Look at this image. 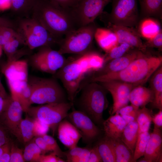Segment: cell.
<instances>
[{"label":"cell","instance_id":"1","mask_svg":"<svg viewBox=\"0 0 162 162\" xmlns=\"http://www.w3.org/2000/svg\"><path fill=\"white\" fill-rule=\"evenodd\" d=\"M104 64V56L95 52H87L66 63L54 74L63 84L70 102L73 104L81 85L88 75Z\"/></svg>","mask_w":162,"mask_h":162},{"label":"cell","instance_id":"2","mask_svg":"<svg viewBox=\"0 0 162 162\" xmlns=\"http://www.w3.org/2000/svg\"><path fill=\"white\" fill-rule=\"evenodd\" d=\"M162 63L161 56L146 53L134 60L122 70L103 75L90 76L87 79L86 82L116 80L131 84L134 87L142 86L161 66Z\"/></svg>","mask_w":162,"mask_h":162},{"label":"cell","instance_id":"3","mask_svg":"<svg viewBox=\"0 0 162 162\" xmlns=\"http://www.w3.org/2000/svg\"><path fill=\"white\" fill-rule=\"evenodd\" d=\"M31 17L54 37L60 40L62 36L77 28L69 11L51 0H40L34 8Z\"/></svg>","mask_w":162,"mask_h":162},{"label":"cell","instance_id":"4","mask_svg":"<svg viewBox=\"0 0 162 162\" xmlns=\"http://www.w3.org/2000/svg\"><path fill=\"white\" fill-rule=\"evenodd\" d=\"M81 88L77 102L79 110L86 114L94 123L103 124V112L108 104L106 90L97 82H88Z\"/></svg>","mask_w":162,"mask_h":162},{"label":"cell","instance_id":"5","mask_svg":"<svg viewBox=\"0 0 162 162\" xmlns=\"http://www.w3.org/2000/svg\"><path fill=\"white\" fill-rule=\"evenodd\" d=\"M16 31L22 44L30 50L43 46L59 44L61 40L52 36L38 21L31 17L18 18Z\"/></svg>","mask_w":162,"mask_h":162},{"label":"cell","instance_id":"6","mask_svg":"<svg viewBox=\"0 0 162 162\" xmlns=\"http://www.w3.org/2000/svg\"><path fill=\"white\" fill-rule=\"evenodd\" d=\"M28 82L31 92V105L67 102L63 89L55 78L32 76Z\"/></svg>","mask_w":162,"mask_h":162},{"label":"cell","instance_id":"7","mask_svg":"<svg viewBox=\"0 0 162 162\" xmlns=\"http://www.w3.org/2000/svg\"><path fill=\"white\" fill-rule=\"evenodd\" d=\"M97 28L93 22L70 32L60 41L58 51L62 55H83L87 52L92 45Z\"/></svg>","mask_w":162,"mask_h":162},{"label":"cell","instance_id":"8","mask_svg":"<svg viewBox=\"0 0 162 162\" xmlns=\"http://www.w3.org/2000/svg\"><path fill=\"white\" fill-rule=\"evenodd\" d=\"M73 105L70 102H65L30 106L26 113L48 125L54 135L58 124L66 117Z\"/></svg>","mask_w":162,"mask_h":162},{"label":"cell","instance_id":"9","mask_svg":"<svg viewBox=\"0 0 162 162\" xmlns=\"http://www.w3.org/2000/svg\"><path fill=\"white\" fill-rule=\"evenodd\" d=\"M106 20L112 24L132 28L140 20L137 0H112V9Z\"/></svg>","mask_w":162,"mask_h":162},{"label":"cell","instance_id":"10","mask_svg":"<svg viewBox=\"0 0 162 162\" xmlns=\"http://www.w3.org/2000/svg\"><path fill=\"white\" fill-rule=\"evenodd\" d=\"M112 0H77L70 14L79 28L94 22Z\"/></svg>","mask_w":162,"mask_h":162},{"label":"cell","instance_id":"11","mask_svg":"<svg viewBox=\"0 0 162 162\" xmlns=\"http://www.w3.org/2000/svg\"><path fill=\"white\" fill-rule=\"evenodd\" d=\"M67 62L62 54L49 46L40 47L29 59L30 64L33 68L53 75Z\"/></svg>","mask_w":162,"mask_h":162},{"label":"cell","instance_id":"12","mask_svg":"<svg viewBox=\"0 0 162 162\" xmlns=\"http://www.w3.org/2000/svg\"><path fill=\"white\" fill-rule=\"evenodd\" d=\"M66 118L77 129L83 142L90 146L100 133V130L92 120L80 110H73Z\"/></svg>","mask_w":162,"mask_h":162},{"label":"cell","instance_id":"13","mask_svg":"<svg viewBox=\"0 0 162 162\" xmlns=\"http://www.w3.org/2000/svg\"><path fill=\"white\" fill-rule=\"evenodd\" d=\"M23 112L20 103L11 96L5 109L0 115V123L22 142L20 124Z\"/></svg>","mask_w":162,"mask_h":162},{"label":"cell","instance_id":"14","mask_svg":"<svg viewBox=\"0 0 162 162\" xmlns=\"http://www.w3.org/2000/svg\"><path fill=\"white\" fill-rule=\"evenodd\" d=\"M111 94L113 100L112 107L110 110L111 115L118 112L122 108L127 105L129 101L131 91L134 86L127 83L116 80L99 82Z\"/></svg>","mask_w":162,"mask_h":162},{"label":"cell","instance_id":"15","mask_svg":"<svg viewBox=\"0 0 162 162\" xmlns=\"http://www.w3.org/2000/svg\"><path fill=\"white\" fill-rule=\"evenodd\" d=\"M104 21L108 28L116 34L118 44H127L133 48L146 53L147 48L142 42L137 30L134 28L116 25L106 21Z\"/></svg>","mask_w":162,"mask_h":162},{"label":"cell","instance_id":"16","mask_svg":"<svg viewBox=\"0 0 162 162\" xmlns=\"http://www.w3.org/2000/svg\"><path fill=\"white\" fill-rule=\"evenodd\" d=\"M144 53L133 48L122 56L112 60L98 70L94 72L91 76H96L119 72L126 68L134 60L142 56Z\"/></svg>","mask_w":162,"mask_h":162},{"label":"cell","instance_id":"17","mask_svg":"<svg viewBox=\"0 0 162 162\" xmlns=\"http://www.w3.org/2000/svg\"><path fill=\"white\" fill-rule=\"evenodd\" d=\"M28 62L26 60H18L7 61L1 70L8 83L28 82Z\"/></svg>","mask_w":162,"mask_h":162},{"label":"cell","instance_id":"18","mask_svg":"<svg viewBox=\"0 0 162 162\" xmlns=\"http://www.w3.org/2000/svg\"><path fill=\"white\" fill-rule=\"evenodd\" d=\"M57 128L58 138L65 146L69 149L77 146L81 136L72 124L64 119L59 123Z\"/></svg>","mask_w":162,"mask_h":162},{"label":"cell","instance_id":"19","mask_svg":"<svg viewBox=\"0 0 162 162\" xmlns=\"http://www.w3.org/2000/svg\"><path fill=\"white\" fill-rule=\"evenodd\" d=\"M162 144L161 130L154 125L144 155L147 162H162Z\"/></svg>","mask_w":162,"mask_h":162},{"label":"cell","instance_id":"20","mask_svg":"<svg viewBox=\"0 0 162 162\" xmlns=\"http://www.w3.org/2000/svg\"><path fill=\"white\" fill-rule=\"evenodd\" d=\"M111 115L106 120L103 125L105 136L109 138L120 139L127 123L118 112Z\"/></svg>","mask_w":162,"mask_h":162},{"label":"cell","instance_id":"21","mask_svg":"<svg viewBox=\"0 0 162 162\" xmlns=\"http://www.w3.org/2000/svg\"><path fill=\"white\" fill-rule=\"evenodd\" d=\"M94 38L99 46L106 52L118 44L116 34L108 28H97Z\"/></svg>","mask_w":162,"mask_h":162},{"label":"cell","instance_id":"22","mask_svg":"<svg viewBox=\"0 0 162 162\" xmlns=\"http://www.w3.org/2000/svg\"><path fill=\"white\" fill-rule=\"evenodd\" d=\"M129 100L131 104L139 107H143L150 102H153L154 94L151 88L140 85L132 89Z\"/></svg>","mask_w":162,"mask_h":162},{"label":"cell","instance_id":"23","mask_svg":"<svg viewBox=\"0 0 162 162\" xmlns=\"http://www.w3.org/2000/svg\"><path fill=\"white\" fill-rule=\"evenodd\" d=\"M138 26L137 31L141 37L147 40L154 37L162 30L158 21L151 17L141 19Z\"/></svg>","mask_w":162,"mask_h":162},{"label":"cell","instance_id":"24","mask_svg":"<svg viewBox=\"0 0 162 162\" xmlns=\"http://www.w3.org/2000/svg\"><path fill=\"white\" fill-rule=\"evenodd\" d=\"M140 17H155L162 19V0H139Z\"/></svg>","mask_w":162,"mask_h":162},{"label":"cell","instance_id":"25","mask_svg":"<svg viewBox=\"0 0 162 162\" xmlns=\"http://www.w3.org/2000/svg\"><path fill=\"white\" fill-rule=\"evenodd\" d=\"M150 80L151 88L154 94L153 106L162 110V67L160 66L153 74Z\"/></svg>","mask_w":162,"mask_h":162},{"label":"cell","instance_id":"26","mask_svg":"<svg viewBox=\"0 0 162 162\" xmlns=\"http://www.w3.org/2000/svg\"><path fill=\"white\" fill-rule=\"evenodd\" d=\"M13 14L21 18L30 17L34 8L40 0H11Z\"/></svg>","mask_w":162,"mask_h":162},{"label":"cell","instance_id":"27","mask_svg":"<svg viewBox=\"0 0 162 162\" xmlns=\"http://www.w3.org/2000/svg\"><path fill=\"white\" fill-rule=\"evenodd\" d=\"M20 44H22V41L19 35L11 39L2 46V49L7 56L8 61L19 60V58L21 56L27 54L28 52L27 50L23 49L18 50Z\"/></svg>","mask_w":162,"mask_h":162},{"label":"cell","instance_id":"28","mask_svg":"<svg viewBox=\"0 0 162 162\" xmlns=\"http://www.w3.org/2000/svg\"><path fill=\"white\" fill-rule=\"evenodd\" d=\"M138 126L136 120L127 124L123 130L121 140L134 155L138 137Z\"/></svg>","mask_w":162,"mask_h":162},{"label":"cell","instance_id":"29","mask_svg":"<svg viewBox=\"0 0 162 162\" xmlns=\"http://www.w3.org/2000/svg\"><path fill=\"white\" fill-rule=\"evenodd\" d=\"M104 162H116L113 145L111 139L105 136L95 145Z\"/></svg>","mask_w":162,"mask_h":162},{"label":"cell","instance_id":"30","mask_svg":"<svg viewBox=\"0 0 162 162\" xmlns=\"http://www.w3.org/2000/svg\"><path fill=\"white\" fill-rule=\"evenodd\" d=\"M110 138L114 147L116 162H132L133 155L122 141L120 139Z\"/></svg>","mask_w":162,"mask_h":162},{"label":"cell","instance_id":"31","mask_svg":"<svg viewBox=\"0 0 162 162\" xmlns=\"http://www.w3.org/2000/svg\"><path fill=\"white\" fill-rule=\"evenodd\" d=\"M153 116L152 111L145 106L138 109L136 118L138 126V136L141 134L148 131Z\"/></svg>","mask_w":162,"mask_h":162},{"label":"cell","instance_id":"32","mask_svg":"<svg viewBox=\"0 0 162 162\" xmlns=\"http://www.w3.org/2000/svg\"><path fill=\"white\" fill-rule=\"evenodd\" d=\"M34 119L27 114L20 124V131L22 143L26 144L34 137Z\"/></svg>","mask_w":162,"mask_h":162},{"label":"cell","instance_id":"33","mask_svg":"<svg viewBox=\"0 0 162 162\" xmlns=\"http://www.w3.org/2000/svg\"><path fill=\"white\" fill-rule=\"evenodd\" d=\"M41 154V150L33 139L26 144L23 152L25 162H38Z\"/></svg>","mask_w":162,"mask_h":162},{"label":"cell","instance_id":"34","mask_svg":"<svg viewBox=\"0 0 162 162\" xmlns=\"http://www.w3.org/2000/svg\"><path fill=\"white\" fill-rule=\"evenodd\" d=\"M150 137V134L148 131L142 133L138 135L132 162H136L139 158L144 156Z\"/></svg>","mask_w":162,"mask_h":162},{"label":"cell","instance_id":"35","mask_svg":"<svg viewBox=\"0 0 162 162\" xmlns=\"http://www.w3.org/2000/svg\"><path fill=\"white\" fill-rule=\"evenodd\" d=\"M133 48H134L127 44H118L109 51L106 52L104 56V64L112 60L122 56Z\"/></svg>","mask_w":162,"mask_h":162},{"label":"cell","instance_id":"36","mask_svg":"<svg viewBox=\"0 0 162 162\" xmlns=\"http://www.w3.org/2000/svg\"><path fill=\"white\" fill-rule=\"evenodd\" d=\"M14 29L8 27H0V45L2 47L14 38L19 36Z\"/></svg>","mask_w":162,"mask_h":162},{"label":"cell","instance_id":"37","mask_svg":"<svg viewBox=\"0 0 162 162\" xmlns=\"http://www.w3.org/2000/svg\"><path fill=\"white\" fill-rule=\"evenodd\" d=\"M42 137L56 155L61 158H66L64 152H63L58 145L56 140L52 136L45 134Z\"/></svg>","mask_w":162,"mask_h":162},{"label":"cell","instance_id":"38","mask_svg":"<svg viewBox=\"0 0 162 162\" xmlns=\"http://www.w3.org/2000/svg\"><path fill=\"white\" fill-rule=\"evenodd\" d=\"M10 159L9 162H24L23 151L19 148L13 142L11 143L10 147Z\"/></svg>","mask_w":162,"mask_h":162},{"label":"cell","instance_id":"39","mask_svg":"<svg viewBox=\"0 0 162 162\" xmlns=\"http://www.w3.org/2000/svg\"><path fill=\"white\" fill-rule=\"evenodd\" d=\"M34 119V136H41L46 134L50 128L49 126L38 119Z\"/></svg>","mask_w":162,"mask_h":162},{"label":"cell","instance_id":"40","mask_svg":"<svg viewBox=\"0 0 162 162\" xmlns=\"http://www.w3.org/2000/svg\"><path fill=\"white\" fill-rule=\"evenodd\" d=\"M146 47L155 48L160 50L162 48V30L154 37L144 43Z\"/></svg>","mask_w":162,"mask_h":162},{"label":"cell","instance_id":"41","mask_svg":"<svg viewBox=\"0 0 162 162\" xmlns=\"http://www.w3.org/2000/svg\"><path fill=\"white\" fill-rule=\"evenodd\" d=\"M139 107L131 104L121 108L118 112L121 115H127L136 118L137 112Z\"/></svg>","mask_w":162,"mask_h":162},{"label":"cell","instance_id":"42","mask_svg":"<svg viewBox=\"0 0 162 162\" xmlns=\"http://www.w3.org/2000/svg\"><path fill=\"white\" fill-rule=\"evenodd\" d=\"M33 139L35 142L41 150L42 154H44L45 153L49 151H52L42 136H35Z\"/></svg>","mask_w":162,"mask_h":162},{"label":"cell","instance_id":"43","mask_svg":"<svg viewBox=\"0 0 162 162\" xmlns=\"http://www.w3.org/2000/svg\"><path fill=\"white\" fill-rule=\"evenodd\" d=\"M83 148L76 146L64 152L67 159V161L73 162V160L77 157L82 152Z\"/></svg>","mask_w":162,"mask_h":162},{"label":"cell","instance_id":"44","mask_svg":"<svg viewBox=\"0 0 162 162\" xmlns=\"http://www.w3.org/2000/svg\"><path fill=\"white\" fill-rule=\"evenodd\" d=\"M92 148L90 146L83 148L79 155L73 161V162H88Z\"/></svg>","mask_w":162,"mask_h":162},{"label":"cell","instance_id":"45","mask_svg":"<svg viewBox=\"0 0 162 162\" xmlns=\"http://www.w3.org/2000/svg\"><path fill=\"white\" fill-rule=\"evenodd\" d=\"M8 133V131L0 123V146L11 141Z\"/></svg>","mask_w":162,"mask_h":162},{"label":"cell","instance_id":"46","mask_svg":"<svg viewBox=\"0 0 162 162\" xmlns=\"http://www.w3.org/2000/svg\"><path fill=\"white\" fill-rule=\"evenodd\" d=\"M62 8L69 11L77 0H51Z\"/></svg>","mask_w":162,"mask_h":162},{"label":"cell","instance_id":"47","mask_svg":"<svg viewBox=\"0 0 162 162\" xmlns=\"http://www.w3.org/2000/svg\"><path fill=\"white\" fill-rule=\"evenodd\" d=\"M103 162L97 146L95 145L92 148L88 162Z\"/></svg>","mask_w":162,"mask_h":162},{"label":"cell","instance_id":"48","mask_svg":"<svg viewBox=\"0 0 162 162\" xmlns=\"http://www.w3.org/2000/svg\"><path fill=\"white\" fill-rule=\"evenodd\" d=\"M57 157L53 152L48 155L41 154L38 162H57Z\"/></svg>","mask_w":162,"mask_h":162},{"label":"cell","instance_id":"49","mask_svg":"<svg viewBox=\"0 0 162 162\" xmlns=\"http://www.w3.org/2000/svg\"><path fill=\"white\" fill-rule=\"evenodd\" d=\"M5 26L12 28L16 30V22L8 19L0 17V27Z\"/></svg>","mask_w":162,"mask_h":162},{"label":"cell","instance_id":"50","mask_svg":"<svg viewBox=\"0 0 162 162\" xmlns=\"http://www.w3.org/2000/svg\"><path fill=\"white\" fill-rule=\"evenodd\" d=\"M10 97V96H6L0 93V115L5 109Z\"/></svg>","mask_w":162,"mask_h":162},{"label":"cell","instance_id":"51","mask_svg":"<svg viewBox=\"0 0 162 162\" xmlns=\"http://www.w3.org/2000/svg\"><path fill=\"white\" fill-rule=\"evenodd\" d=\"M152 121L154 125L159 128L162 127V111L160 110L157 114L153 116Z\"/></svg>","mask_w":162,"mask_h":162},{"label":"cell","instance_id":"52","mask_svg":"<svg viewBox=\"0 0 162 162\" xmlns=\"http://www.w3.org/2000/svg\"><path fill=\"white\" fill-rule=\"evenodd\" d=\"M11 4V0H0V11L10 9Z\"/></svg>","mask_w":162,"mask_h":162},{"label":"cell","instance_id":"53","mask_svg":"<svg viewBox=\"0 0 162 162\" xmlns=\"http://www.w3.org/2000/svg\"><path fill=\"white\" fill-rule=\"evenodd\" d=\"M10 147L4 152L0 158V162H10Z\"/></svg>","mask_w":162,"mask_h":162},{"label":"cell","instance_id":"54","mask_svg":"<svg viewBox=\"0 0 162 162\" xmlns=\"http://www.w3.org/2000/svg\"><path fill=\"white\" fill-rule=\"evenodd\" d=\"M12 142L0 146V158L4 152L11 146Z\"/></svg>","mask_w":162,"mask_h":162},{"label":"cell","instance_id":"55","mask_svg":"<svg viewBox=\"0 0 162 162\" xmlns=\"http://www.w3.org/2000/svg\"><path fill=\"white\" fill-rule=\"evenodd\" d=\"M121 116L127 124L136 120L135 118L132 116L127 115H124Z\"/></svg>","mask_w":162,"mask_h":162},{"label":"cell","instance_id":"56","mask_svg":"<svg viewBox=\"0 0 162 162\" xmlns=\"http://www.w3.org/2000/svg\"><path fill=\"white\" fill-rule=\"evenodd\" d=\"M0 93L6 96H9L7 94L0 79Z\"/></svg>","mask_w":162,"mask_h":162},{"label":"cell","instance_id":"57","mask_svg":"<svg viewBox=\"0 0 162 162\" xmlns=\"http://www.w3.org/2000/svg\"><path fill=\"white\" fill-rule=\"evenodd\" d=\"M138 161L140 162H147L146 160L144 158V157L143 158L140 159L138 160Z\"/></svg>","mask_w":162,"mask_h":162},{"label":"cell","instance_id":"58","mask_svg":"<svg viewBox=\"0 0 162 162\" xmlns=\"http://www.w3.org/2000/svg\"><path fill=\"white\" fill-rule=\"evenodd\" d=\"M2 46L0 45V57L2 55Z\"/></svg>","mask_w":162,"mask_h":162}]
</instances>
